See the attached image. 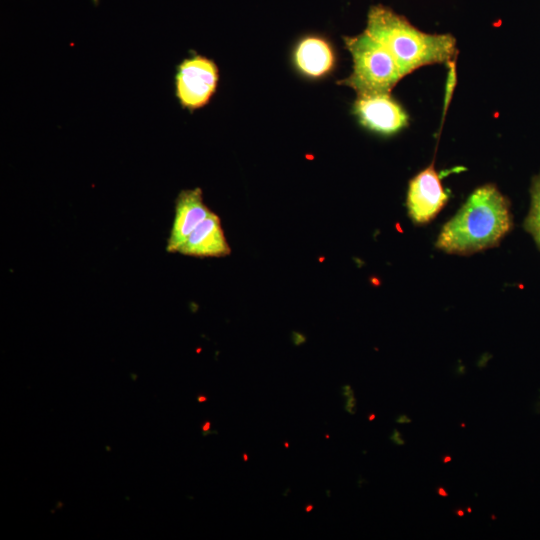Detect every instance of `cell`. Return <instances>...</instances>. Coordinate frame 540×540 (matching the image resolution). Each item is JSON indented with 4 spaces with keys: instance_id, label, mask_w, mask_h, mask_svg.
<instances>
[{
    "instance_id": "d6986e66",
    "label": "cell",
    "mask_w": 540,
    "mask_h": 540,
    "mask_svg": "<svg viewBox=\"0 0 540 540\" xmlns=\"http://www.w3.org/2000/svg\"><path fill=\"white\" fill-rule=\"evenodd\" d=\"M455 514L458 515L459 517H463L464 514H465V511L463 509H455L454 510Z\"/></svg>"
},
{
    "instance_id": "52a82bcc",
    "label": "cell",
    "mask_w": 540,
    "mask_h": 540,
    "mask_svg": "<svg viewBox=\"0 0 540 540\" xmlns=\"http://www.w3.org/2000/svg\"><path fill=\"white\" fill-rule=\"evenodd\" d=\"M211 212L203 201L200 188L182 190L175 201V216L167 240L166 251L177 253L191 232Z\"/></svg>"
},
{
    "instance_id": "9c48e42d",
    "label": "cell",
    "mask_w": 540,
    "mask_h": 540,
    "mask_svg": "<svg viewBox=\"0 0 540 540\" xmlns=\"http://www.w3.org/2000/svg\"><path fill=\"white\" fill-rule=\"evenodd\" d=\"M294 59L298 69L311 77L328 73L334 64V54L328 42L315 36L306 37L299 42Z\"/></svg>"
},
{
    "instance_id": "9a60e30c",
    "label": "cell",
    "mask_w": 540,
    "mask_h": 540,
    "mask_svg": "<svg viewBox=\"0 0 540 540\" xmlns=\"http://www.w3.org/2000/svg\"><path fill=\"white\" fill-rule=\"evenodd\" d=\"M201 429H202L203 435H207L211 429V423L209 421L204 422L201 426Z\"/></svg>"
},
{
    "instance_id": "2e32d148",
    "label": "cell",
    "mask_w": 540,
    "mask_h": 540,
    "mask_svg": "<svg viewBox=\"0 0 540 540\" xmlns=\"http://www.w3.org/2000/svg\"><path fill=\"white\" fill-rule=\"evenodd\" d=\"M436 492L441 497H448V492L445 490L444 487L439 486L436 488Z\"/></svg>"
},
{
    "instance_id": "603a6c76",
    "label": "cell",
    "mask_w": 540,
    "mask_h": 540,
    "mask_svg": "<svg viewBox=\"0 0 540 540\" xmlns=\"http://www.w3.org/2000/svg\"><path fill=\"white\" fill-rule=\"evenodd\" d=\"M467 512H468V513H471V512H472V508L468 506V507H467Z\"/></svg>"
},
{
    "instance_id": "ac0fdd59",
    "label": "cell",
    "mask_w": 540,
    "mask_h": 540,
    "mask_svg": "<svg viewBox=\"0 0 540 540\" xmlns=\"http://www.w3.org/2000/svg\"><path fill=\"white\" fill-rule=\"evenodd\" d=\"M314 508H315V506H314L313 504H311V503H310V504H307V505L305 506V512L309 513V512H311Z\"/></svg>"
},
{
    "instance_id": "ba28073f",
    "label": "cell",
    "mask_w": 540,
    "mask_h": 540,
    "mask_svg": "<svg viewBox=\"0 0 540 540\" xmlns=\"http://www.w3.org/2000/svg\"><path fill=\"white\" fill-rule=\"evenodd\" d=\"M231 252L221 220L211 212L188 236L177 253L193 257H223Z\"/></svg>"
},
{
    "instance_id": "7402d4cb",
    "label": "cell",
    "mask_w": 540,
    "mask_h": 540,
    "mask_svg": "<svg viewBox=\"0 0 540 540\" xmlns=\"http://www.w3.org/2000/svg\"><path fill=\"white\" fill-rule=\"evenodd\" d=\"M243 459H244V461L248 460V455L246 453L243 454Z\"/></svg>"
},
{
    "instance_id": "e0dca14e",
    "label": "cell",
    "mask_w": 540,
    "mask_h": 540,
    "mask_svg": "<svg viewBox=\"0 0 540 540\" xmlns=\"http://www.w3.org/2000/svg\"><path fill=\"white\" fill-rule=\"evenodd\" d=\"M441 460H442V462H443L444 464H447V463H449V462L452 461V456H450V455H444V456H442Z\"/></svg>"
},
{
    "instance_id": "5b68a950",
    "label": "cell",
    "mask_w": 540,
    "mask_h": 540,
    "mask_svg": "<svg viewBox=\"0 0 540 540\" xmlns=\"http://www.w3.org/2000/svg\"><path fill=\"white\" fill-rule=\"evenodd\" d=\"M353 112L366 128L393 134L407 126L408 114L390 93L357 94Z\"/></svg>"
},
{
    "instance_id": "6da1fadb",
    "label": "cell",
    "mask_w": 540,
    "mask_h": 540,
    "mask_svg": "<svg viewBox=\"0 0 540 540\" xmlns=\"http://www.w3.org/2000/svg\"><path fill=\"white\" fill-rule=\"evenodd\" d=\"M509 202L494 184L475 189L442 227L436 247L470 255L496 246L511 228Z\"/></svg>"
},
{
    "instance_id": "3957f363",
    "label": "cell",
    "mask_w": 540,
    "mask_h": 540,
    "mask_svg": "<svg viewBox=\"0 0 540 540\" xmlns=\"http://www.w3.org/2000/svg\"><path fill=\"white\" fill-rule=\"evenodd\" d=\"M344 42L352 55L353 71L339 84L351 87L357 94L390 93L404 77L391 53L366 31L344 37Z\"/></svg>"
},
{
    "instance_id": "5bb4252c",
    "label": "cell",
    "mask_w": 540,
    "mask_h": 540,
    "mask_svg": "<svg viewBox=\"0 0 540 540\" xmlns=\"http://www.w3.org/2000/svg\"><path fill=\"white\" fill-rule=\"evenodd\" d=\"M305 337L299 333L294 332L293 333V342L295 345H300L305 342Z\"/></svg>"
},
{
    "instance_id": "30bf717a",
    "label": "cell",
    "mask_w": 540,
    "mask_h": 540,
    "mask_svg": "<svg viewBox=\"0 0 540 540\" xmlns=\"http://www.w3.org/2000/svg\"><path fill=\"white\" fill-rule=\"evenodd\" d=\"M525 228L540 247V174L532 182L531 206L525 221Z\"/></svg>"
},
{
    "instance_id": "44dd1931",
    "label": "cell",
    "mask_w": 540,
    "mask_h": 540,
    "mask_svg": "<svg viewBox=\"0 0 540 540\" xmlns=\"http://www.w3.org/2000/svg\"><path fill=\"white\" fill-rule=\"evenodd\" d=\"M375 417H376L375 414H374V413H371V414H369V416H368V420H369V421H373V420L375 419Z\"/></svg>"
},
{
    "instance_id": "cb8c5ba5",
    "label": "cell",
    "mask_w": 540,
    "mask_h": 540,
    "mask_svg": "<svg viewBox=\"0 0 540 540\" xmlns=\"http://www.w3.org/2000/svg\"><path fill=\"white\" fill-rule=\"evenodd\" d=\"M284 446H285L286 448H288V447H289L288 442H284Z\"/></svg>"
},
{
    "instance_id": "7c38bea8",
    "label": "cell",
    "mask_w": 540,
    "mask_h": 540,
    "mask_svg": "<svg viewBox=\"0 0 540 540\" xmlns=\"http://www.w3.org/2000/svg\"><path fill=\"white\" fill-rule=\"evenodd\" d=\"M389 439L396 445H404L405 441L402 438L401 433L397 429H393L392 434L390 435Z\"/></svg>"
},
{
    "instance_id": "4fadbf2b",
    "label": "cell",
    "mask_w": 540,
    "mask_h": 540,
    "mask_svg": "<svg viewBox=\"0 0 540 540\" xmlns=\"http://www.w3.org/2000/svg\"><path fill=\"white\" fill-rule=\"evenodd\" d=\"M398 424H410L412 420L406 414H400L395 419Z\"/></svg>"
},
{
    "instance_id": "d4e9b609",
    "label": "cell",
    "mask_w": 540,
    "mask_h": 540,
    "mask_svg": "<svg viewBox=\"0 0 540 540\" xmlns=\"http://www.w3.org/2000/svg\"><path fill=\"white\" fill-rule=\"evenodd\" d=\"M491 518H492V519H496V516H495V515H492Z\"/></svg>"
},
{
    "instance_id": "8992f818",
    "label": "cell",
    "mask_w": 540,
    "mask_h": 540,
    "mask_svg": "<svg viewBox=\"0 0 540 540\" xmlns=\"http://www.w3.org/2000/svg\"><path fill=\"white\" fill-rule=\"evenodd\" d=\"M433 163L414 176L408 186L407 210L416 224L430 222L448 201Z\"/></svg>"
},
{
    "instance_id": "8fae6325",
    "label": "cell",
    "mask_w": 540,
    "mask_h": 540,
    "mask_svg": "<svg viewBox=\"0 0 540 540\" xmlns=\"http://www.w3.org/2000/svg\"><path fill=\"white\" fill-rule=\"evenodd\" d=\"M357 406V400L354 396V393H352L351 395L345 397V405H344V409L346 412H348L349 414L351 415H354L356 413V408Z\"/></svg>"
},
{
    "instance_id": "ffe728a7",
    "label": "cell",
    "mask_w": 540,
    "mask_h": 540,
    "mask_svg": "<svg viewBox=\"0 0 540 540\" xmlns=\"http://www.w3.org/2000/svg\"><path fill=\"white\" fill-rule=\"evenodd\" d=\"M206 400H207V397H206L205 395H198V396H197V401H198L199 403H203V402H205Z\"/></svg>"
},
{
    "instance_id": "277c9868",
    "label": "cell",
    "mask_w": 540,
    "mask_h": 540,
    "mask_svg": "<svg viewBox=\"0 0 540 540\" xmlns=\"http://www.w3.org/2000/svg\"><path fill=\"white\" fill-rule=\"evenodd\" d=\"M218 79V67L213 60L201 55L184 59L175 75L180 105L191 111L205 106L216 90Z\"/></svg>"
},
{
    "instance_id": "7a4b0ae2",
    "label": "cell",
    "mask_w": 540,
    "mask_h": 540,
    "mask_svg": "<svg viewBox=\"0 0 540 540\" xmlns=\"http://www.w3.org/2000/svg\"><path fill=\"white\" fill-rule=\"evenodd\" d=\"M365 31L391 53L403 76L425 65L449 62L457 53L452 35L424 33L382 5L369 10Z\"/></svg>"
}]
</instances>
